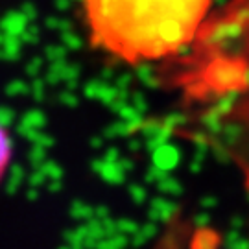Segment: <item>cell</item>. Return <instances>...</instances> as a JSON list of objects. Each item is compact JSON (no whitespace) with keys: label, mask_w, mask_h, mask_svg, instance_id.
I'll return each instance as SVG.
<instances>
[{"label":"cell","mask_w":249,"mask_h":249,"mask_svg":"<svg viewBox=\"0 0 249 249\" xmlns=\"http://www.w3.org/2000/svg\"><path fill=\"white\" fill-rule=\"evenodd\" d=\"M11 159H13V144H11L6 127L0 124V183L8 174Z\"/></svg>","instance_id":"cell-2"},{"label":"cell","mask_w":249,"mask_h":249,"mask_svg":"<svg viewBox=\"0 0 249 249\" xmlns=\"http://www.w3.org/2000/svg\"><path fill=\"white\" fill-rule=\"evenodd\" d=\"M214 0H81L92 48L125 65L166 61L201 34Z\"/></svg>","instance_id":"cell-1"}]
</instances>
